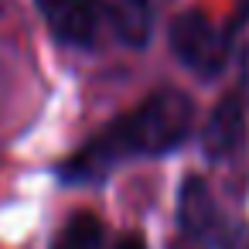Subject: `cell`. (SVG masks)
<instances>
[{"instance_id": "obj_1", "label": "cell", "mask_w": 249, "mask_h": 249, "mask_svg": "<svg viewBox=\"0 0 249 249\" xmlns=\"http://www.w3.org/2000/svg\"><path fill=\"white\" fill-rule=\"evenodd\" d=\"M195 126V106L178 89H160L150 99H143L137 109L109 123L99 137H92L69 164V181H92L103 178L113 164L130 157H157L184 143V137Z\"/></svg>"}, {"instance_id": "obj_2", "label": "cell", "mask_w": 249, "mask_h": 249, "mask_svg": "<svg viewBox=\"0 0 249 249\" xmlns=\"http://www.w3.org/2000/svg\"><path fill=\"white\" fill-rule=\"evenodd\" d=\"M171 48H174L178 62L184 69H191L195 75H201V79H212L225 65V55H229L225 35L201 11H184V14L174 18V24H171Z\"/></svg>"}, {"instance_id": "obj_3", "label": "cell", "mask_w": 249, "mask_h": 249, "mask_svg": "<svg viewBox=\"0 0 249 249\" xmlns=\"http://www.w3.org/2000/svg\"><path fill=\"white\" fill-rule=\"evenodd\" d=\"M35 7L55 41L69 48H89L99 38L103 11L99 0H35Z\"/></svg>"}, {"instance_id": "obj_4", "label": "cell", "mask_w": 249, "mask_h": 249, "mask_svg": "<svg viewBox=\"0 0 249 249\" xmlns=\"http://www.w3.org/2000/svg\"><path fill=\"white\" fill-rule=\"evenodd\" d=\"M246 137V99L239 92H229L225 99H218V106L208 113L205 126H201V147L208 157H229Z\"/></svg>"}, {"instance_id": "obj_5", "label": "cell", "mask_w": 249, "mask_h": 249, "mask_svg": "<svg viewBox=\"0 0 249 249\" xmlns=\"http://www.w3.org/2000/svg\"><path fill=\"white\" fill-rule=\"evenodd\" d=\"M103 11V24L113 28V35L130 45L140 48L150 38V4L147 0H99Z\"/></svg>"}, {"instance_id": "obj_6", "label": "cell", "mask_w": 249, "mask_h": 249, "mask_svg": "<svg viewBox=\"0 0 249 249\" xmlns=\"http://www.w3.org/2000/svg\"><path fill=\"white\" fill-rule=\"evenodd\" d=\"M181 225H184L188 235H198V239H212L215 229L222 225L215 198H212L208 184L198 181V178H191L181 191Z\"/></svg>"}, {"instance_id": "obj_7", "label": "cell", "mask_w": 249, "mask_h": 249, "mask_svg": "<svg viewBox=\"0 0 249 249\" xmlns=\"http://www.w3.org/2000/svg\"><path fill=\"white\" fill-rule=\"evenodd\" d=\"M103 242H106L103 222L96 215H86L82 212V215H72L62 225V232L55 235L52 249H103Z\"/></svg>"}, {"instance_id": "obj_8", "label": "cell", "mask_w": 249, "mask_h": 249, "mask_svg": "<svg viewBox=\"0 0 249 249\" xmlns=\"http://www.w3.org/2000/svg\"><path fill=\"white\" fill-rule=\"evenodd\" d=\"M212 239H215L218 249H249V225H242V222H222Z\"/></svg>"}, {"instance_id": "obj_9", "label": "cell", "mask_w": 249, "mask_h": 249, "mask_svg": "<svg viewBox=\"0 0 249 249\" xmlns=\"http://www.w3.org/2000/svg\"><path fill=\"white\" fill-rule=\"evenodd\" d=\"M109 249H147V242H143L137 232H126V235H120V239H116Z\"/></svg>"}, {"instance_id": "obj_10", "label": "cell", "mask_w": 249, "mask_h": 249, "mask_svg": "<svg viewBox=\"0 0 249 249\" xmlns=\"http://www.w3.org/2000/svg\"><path fill=\"white\" fill-rule=\"evenodd\" d=\"M242 99H246V106H249V45H246V55H242Z\"/></svg>"}]
</instances>
